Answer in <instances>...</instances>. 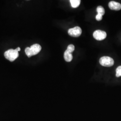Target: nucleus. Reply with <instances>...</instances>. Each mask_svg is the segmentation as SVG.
<instances>
[{
  "instance_id": "f257e3e1",
  "label": "nucleus",
  "mask_w": 121,
  "mask_h": 121,
  "mask_svg": "<svg viewBox=\"0 0 121 121\" xmlns=\"http://www.w3.org/2000/svg\"><path fill=\"white\" fill-rule=\"evenodd\" d=\"M41 50V47L39 44L32 45L30 47H26L25 49L26 55L28 57L37 54Z\"/></svg>"
},
{
  "instance_id": "f03ea898",
  "label": "nucleus",
  "mask_w": 121,
  "mask_h": 121,
  "mask_svg": "<svg viewBox=\"0 0 121 121\" xmlns=\"http://www.w3.org/2000/svg\"><path fill=\"white\" fill-rule=\"evenodd\" d=\"M18 51L16 48L15 49H10L4 53L5 58L11 62L15 60L18 57Z\"/></svg>"
},
{
  "instance_id": "7ed1b4c3",
  "label": "nucleus",
  "mask_w": 121,
  "mask_h": 121,
  "mask_svg": "<svg viewBox=\"0 0 121 121\" xmlns=\"http://www.w3.org/2000/svg\"><path fill=\"white\" fill-rule=\"evenodd\" d=\"M114 60L109 56H104L99 59V63L105 67H110L114 64Z\"/></svg>"
},
{
  "instance_id": "20e7f679",
  "label": "nucleus",
  "mask_w": 121,
  "mask_h": 121,
  "mask_svg": "<svg viewBox=\"0 0 121 121\" xmlns=\"http://www.w3.org/2000/svg\"><path fill=\"white\" fill-rule=\"evenodd\" d=\"M82 33V29L79 26H75L70 28L68 30V34L69 35L73 37H78Z\"/></svg>"
},
{
  "instance_id": "39448f33",
  "label": "nucleus",
  "mask_w": 121,
  "mask_h": 121,
  "mask_svg": "<svg viewBox=\"0 0 121 121\" xmlns=\"http://www.w3.org/2000/svg\"><path fill=\"white\" fill-rule=\"evenodd\" d=\"M93 35L95 39L97 40H102L105 39L107 34L105 31L103 30H96L94 32Z\"/></svg>"
},
{
  "instance_id": "423d86ee",
  "label": "nucleus",
  "mask_w": 121,
  "mask_h": 121,
  "mask_svg": "<svg viewBox=\"0 0 121 121\" xmlns=\"http://www.w3.org/2000/svg\"><path fill=\"white\" fill-rule=\"evenodd\" d=\"M108 7L112 10H119L121 9V4L116 1H111L108 3Z\"/></svg>"
},
{
  "instance_id": "0eeeda50",
  "label": "nucleus",
  "mask_w": 121,
  "mask_h": 121,
  "mask_svg": "<svg viewBox=\"0 0 121 121\" xmlns=\"http://www.w3.org/2000/svg\"><path fill=\"white\" fill-rule=\"evenodd\" d=\"M64 57L66 61L67 62L71 61L73 59V56H72V53L70 52L67 50H66L64 54Z\"/></svg>"
},
{
  "instance_id": "6e6552de",
  "label": "nucleus",
  "mask_w": 121,
  "mask_h": 121,
  "mask_svg": "<svg viewBox=\"0 0 121 121\" xmlns=\"http://www.w3.org/2000/svg\"><path fill=\"white\" fill-rule=\"evenodd\" d=\"M81 1L80 0H70V2L73 8H77L79 5Z\"/></svg>"
},
{
  "instance_id": "1a4fd4ad",
  "label": "nucleus",
  "mask_w": 121,
  "mask_h": 121,
  "mask_svg": "<svg viewBox=\"0 0 121 121\" xmlns=\"http://www.w3.org/2000/svg\"><path fill=\"white\" fill-rule=\"evenodd\" d=\"M97 12L98 13H99L100 14L102 15V16L104 15L105 13V10L104 8L101 6H99L97 8Z\"/></svg>"
},
{
  "instance_id": "9d476101",
  "label": "nucleus",
  "mask_w": 121,
  "mask_h": 121,
  "mask_svg": "<svg viewBox=\"0 0 121 121\" xmlns=\"http://www.w3.org/2000/svg\"><path fill=\"white\" fill-rule=\"evenodd\" d=\"M116 76L117 77H119L121 76V65L118 66L116 70Z\"/></svg>"
},
{
  "instance_id": "9b49d317",
  "label": "nucleus",
  "mask_w": 121,
  "mask_h": 121,
  "mask_svg": "<svg viewBox=\"0 0 121 121\" xmlns=\"http://www.w3.org/2000/svg\"><path fill=\"white\" fill-rule=\"evenodd\" d=\"M74 46L73 44H70L68 46L67 48V50L69 52L72 53L74 50Z\"/></svg>"
},
{
  "instance_id": "f8f14e48",
  "label": "nucleus",
  "mask_w": 121,
  "mask_h": 121,
  "mask_svg": "<svg viewBox=\"0 0 121 121\" xmlns=\"http://www.w3.org/2000/svg\"><path fill=\"white\" fill-rule=\"evenodd\" d=\"M95 18L97 21H100L102 19V15L99 13H98L95 17Z\"/></svg>"
},
{
  "instance_id": "ddd939ff",
  "label": "nucleus",
  "mask_w": 121,
  "mask_h": 121,
  "mask_svg": "<svg viewBox=\"0 0 121 121\" xmlns=\"http://www.w3.org/2000/svg\"><path fill=\"white\" fill-rule=\"evenodd\" d=\"M16 49H17V50L18 51V52H19V51H20V50H21L20 48H19V47H17V48H16Z\"/></svg>"
}]
</instances>
